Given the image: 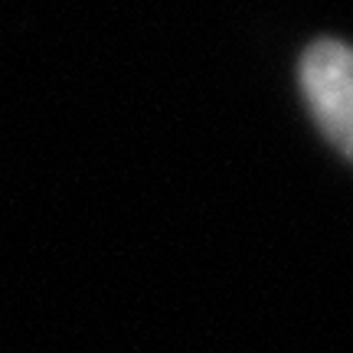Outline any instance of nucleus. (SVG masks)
Masks as SVG:
<instances>
[{"label": "nucleus", "instance_id": "nucleus-1", "mask_svg": "<svg viewBox=\"0 0 353 353\" xmlns=\"http://www.w3.org/2000/svg\"><path fill=\"white\" fill-rule=\"evenodd\" d=\"M298 76L317 128L353 161V46L321 39L304 52Z\"/></svg>", "mask_w": 353, "mask_h": 353}]
</instances>
